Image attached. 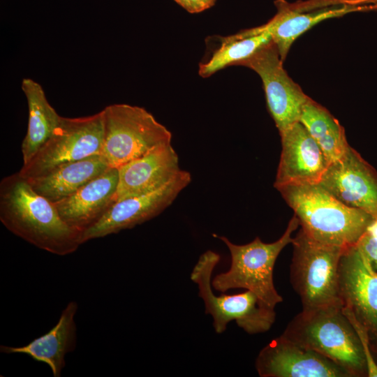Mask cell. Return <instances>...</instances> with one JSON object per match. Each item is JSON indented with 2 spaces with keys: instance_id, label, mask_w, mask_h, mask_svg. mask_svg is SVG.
Here are the masks:
<instances>
[{
  "instance_id": "cell-20",
  "label": "cell",
  "mask_w": 377,
  "mask_h": 377,
  "mask_svg": "<svg viewBox=\"0 0 377 377\" xmlns=\"http://www.w3.org/2000/svg\"><path fill=\"white\" fill-rule=\"evenodd\" d=\"M110 168L101 154H96L65 164L43 177L27 180L36 193L55 203L71 195Z\"/></svg>"
},
{
  "instance_id": "cell-22",
  "label": "cell",
  "mask_w": 377,
  "mask_h": 377,
  "mask_svg": "<svg viewBox=\"0 0 377 377\" xmlns=\"http://www.w3.org/2000/svg\"><path fill=\"white\" fill-rule=\"evenodd\" d=\"M299 121L318 145L329 165L341 158L350 147L339 121L310 98L302 107Z\"/></svg>"
},
{
  "instance_id": "cell-6",
  "label": "cell",
  "mask_w": 377,
  "mask_h": 377,
  "mask_svg": "<svg viewBox=\"0 0 377 377\" xmlns=\"http://www.w3.org/2000/svg\"><path fill=\"white\" fill-rule=\"evenodd\" d=\"M291 244L290 282L301 299L302 310L342 303L339 266L346 249L316 241L301 228Z\"/></svg>"
},
{
  "instance_id": "cell-2",
  "label": "cell",
  "mask_w": 377,
  "mask_h": 377,
  "mask_svg": "<svg viewBox=\"0 0 377 377\" xmlns=\"http://www.w3.org/2000/svg\"><path fill=\"white\" fill-rule=\"evenodd\" d=\"M281 335L325 355L352 377L377 376V363L343 313L342 303L302 310Z\"/></svg>"
},
{
  "instance_id": "cell-11",
  "label": "cell",
  "mask_w": 377,
  "mask_h": 377,
  "mask_svg": "<svg viewBox=\"0 0 377 377\" xmlns=\"http://www.w3.org/2000/svg\"><path fill=\"white\" fill-rule=\"evenodd\" d=\"M283 62L271 40L237 65L249 68L260 76L268 110L279 133L300 121L302 107L309 98L288 76Z\"/></svg>"
},
{
  "instance_id": "cell-1",
  "label": "cell",
  "mask_w": 377,
  "mask_h": 377,
  "mask_svg": "<svg viewBox=\"0 0 377 377\" xmlns=\"http://www.w3.org/2000/svg\"><path fill=\"white\" fill-rule=\"evenodd\" d=\"M0 221L13 235L52 254L67 256L82 244L81 233L67 225L55 205L18 172L1 181Z\"/></svg>"
},
{
  "instance_id": "cell-15",
  "label": "cell",
  "mask_w": 377,
  "mask_h": 377,
  "mask_svg": "<svg viewBox=\"0 0 377 377\" xmlns=\"http://www.w3.org/2000/svg\"><path fill=\"white\" fill-rule=\"evenodd\" d=\"M281 152L274 186L319 184L329 163L300 121L280 133Z\"/></svg>"
},
{
  "instance_id": "cell-17",
  "label": "cell",
  "mask_w": 377,
  "mask_h": 377,
  "mask_svg": "<svg viewBox=\"0 0 377 377\" xmlns=\"http://www.w3.org/2000/svg\"><path fill=\"white\" fill-rule=\"evenodd\" d=\"M117 169V201L154 192L182 170L171 144L159 146Z\"/></svg>"
},
{
  "instance_id": "cell-21",
  "label": "cell",
  "mask_w": 377,
  "mask_h": 377,
  "mask_svg": "<svg viewBox=\"0 0 377 377\" xmlns=\"http://www.w3.org/2000/svg\"><path fill=\"white\" fill-rule=\"evenodd\" d=\"M21 87L29 109L27 131L21 146L23 164H26L51 136L61 116L50 104L39 83L24 78Z\"/></svg>"
},
{
  "instance_id": "cell-23",
  "label": "cell",
  "mask_w": 377,
  "mask_h": 377,
  "mask_svg": "<svg viewBox=\"0 0 377 377\" xmlns=\"http://www.w3.org/2000/svg\"><path fill=\"white\" fill-rule=\"evenodd\" d=\"M355 246L371 267L377 272V219H374Z\"/></svg>"
},
{
  "instance_id": "cell-9",
  "label": "cell",
  "mask_w": 377,
  "mask_h": 377,
  "mask_svg": "<svg viewBox=\"0 0 377 377\" xmlns=\"http://www.w3.org/2000/svg\"><path fill=\"white\" fill-rule=\"evenodd\" d=\"M339 289L343 313L362 334L377 363V272L355 245L341 256Z\"/></svg>"
},
{
  "instance_id": "cell-7",
  "label": "cell",
  "mask_w": 377,
  "mask_h": 377,
  "mask_svg": "<svg viewBox=\"0 0 377 377\" xmlns=\"http://www.w3.org/2000/svg\"><path fill=\"white\" fill-rule=\"evenodd\" d=\"M220 258L219 254L208 250L200 256L191 273V279L198 285L199 296L204 301L205 313L213 318L216 332H223L232 320L250 334L269 330L275 320L274 309L255 293L250 290L235 295L214 293L212 276Z\"/></svg>"
},
{
  "instance_id": "cell-3",
  "label": "cell",
  "mask_w": 377,
  "mask_h": 377,
  "mask_svg": "<svg viewBox=\"0 0 377 377\" xmlns=\"http://www.w3.org/2000/svg\"><path fill=\"white\" fill-rule=\"evenodd\" d=\"M276 190L293 210L301 229L324 244L344 249L354 246L374 219L346 205L319 184L286 185Z\"/></svg>"
},
{
  "instance_id": "cell-14",
  "label": "cell",
  "mask_w": 377,
  "mask_h": 377,
  "mask_svg": "<svg viewBox=\"0 0 377 377\" xmlns=\"http://www.w3.org/2000/svg\"><path fill=\"white\" fill-rule=\"evenodd\" d=\"M319 184L346 205L377 219V172L350 146L328 165Z\"/></svg>"
},
{
  "instance_id": "cell-13",
  "label": "cell",
  "mask_w": 377,
  "mask_h": 377,
  "mask_svg": "<svg viewBox=\"0 0 377 377\" xmlns=\"http://www.w3.org/2000/svg\"><path fill=\"white\" fill-rule=\"evenodd\" d=\"M256 368L261 377H352L332 360L283 335L260 350Z\"/></svg>"
},
{
  "instance_id": "cell-24",
  "label": "cell",
  "mask_w": 377,
  "mask_h": 377,
  "mask_svg": "<svg viewBox=\"0 0 377 377\" xmlns=\"http://www.w3.org/2000/svg\"><path fill=\"white\" fill-rule=\"evenodd\" d=\"M189 13H199L214 6L216 0H174Z\"/></svg>"
},
{
  "instance_id": "cell-19",
  "label": "cell",
  "mask_w": 377,
  "mask_h": 377,
  "mask_svg": "<svg viewBox=\"0 0 377 377\" xmlns=\"http://www.w3.org/2000/svg\"><path fill=\"white\" fill-rule=\"evenodd\" d=\"M209 52L200 63L198 73L206 78L216 72L239 63L252 56L263 46L272 40L266 24L242 30L235 34L209 37Z\"/></svg>"
},
{
  "instance_id": "cell-12",
  "label": "cell",
  "mask_w": 377,
  "mask_h": 377,
  "mask_svg": "<svg viewBox=\"0 0 377 377\" xmlns=\"http://www.w3.org/2000/svg\"><path fill=\"white\" fill-rule=\"evenodd\" d=\"M191 180V174L182 170L154 192L117 201L97 223L81 235V244L133 228L154 218L173 202Z\"/></svg>"
},
{
  "instance_id": "cell-10",
  "label": "cell",
  "mask_w": 377,
  "mask_h": 377,
  "mask_svg": "<svg viewBox=\"0 0 377 377\" xmlns=\"http://www.w3.org/2000/svg\"><path fill=\"white\" fill-rule=\"evenodd\" d=\"M274 4L277 12L266 24L283 61L293 43L321 21L377 9V0H310L300 3L276 0Z\"/></svg>"
},
{
  "instance_id": "cell-18",
  "label": "cell",
  "mask_w": 377,
  "mask_h": 377,
  "mask_svg": "<svg viewBox=\"0 0 377 377\" xmlns=\"http://www.w3.org/2000/svg\"><path fill=\"white\" fill-rule=\"evenodd\" d=\"M77 309L76 302H69L62 310L56 325L48 332L25 346L1 345L0 352L26 354L34 360L48 365L54 377H60L66 365V354L73 352L76 346L75 316Z\"/></svg>"
},
{
  "instance_id": "cell-16",
  "label": "cell",
  "mask_w": 377,
  "mask_h": 377,
  "mask_svg": "<svg viewBox=\"0 0 377 377\" xmlns=\"http://www.w3.org/2000/svg\"><path fill=\"white\" fill-rule=\"evenodd\" d=\"M118 180V169L110 168L71 195L53 204L62 220L82 235L117 202Z\"/></svg>"
},
{
  "instance_id": "cell-4",
  "label": "cell",
  "mask_w": 377,
  "mask_h": 377,
  "mask_svg": "<svg viewBox=\"0 0 377 377\" xmlns=\"http://www.w3.org/2000/svg\"><path fill=\"white\" fill-rule=\"evenodd\" d=\"M299 226L298 219L294 215L283 235L272 243H265L256 237L250 243L238 245L226 237L214 235L228 248L231 262L227 272L216 275L212 281L213 288L222 293L230 289L244 288L255 293L267 306L274 309L283 301L274 284V264L281 251L292 243V233Z\"/></svg>"
},
{
  "instance_id": "cell-5",
  "label": "cell",
  "mask_w": 377,
  "mask_h": 377,
  "mask_svg": "<svg viewBox=\"0 0 377 377\" xmlns=\"http://www.w3.org/2000/svg\"><path fill=\"white\" fill-rule=\"evenodd\" d=\"M102 112L101 156L111 168H118L159 146L171 144V132L144 108L116 103Z\"/></svg>"
},
{
  "instance_id": "cell-8",
  "label": "cell",
  "mask_w": 377,
  "mask_h": 377,
  "mask_svg": "<svg viewBox=\"0 0 377 377\" xmlns=\"http://www.w3.org/2000/svg\"><path fill=\"white\" fill-rule=\"evenodd\" d=\"M103 137L102 110L87 117H61L51 136L18 173L26 179L38 178L65 164L101 155Z\"/></svg>"
}]
</instances>
